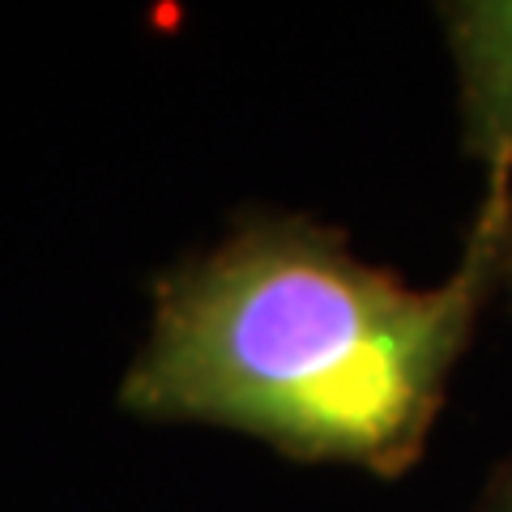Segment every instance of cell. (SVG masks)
<instances>
[{
  "mask_svg": "<svg viewBox=\"0 0 512 512\" xmlns=\"http://www.w3.org/2000/svg\"><path fill=\"white\" fill-rule=\"evenodd\" d=\"M508 201L483 192L440 286L367 265L342 227L308 214H244L154 282V325L120 406L239 431L299 466L410 474L504 286Z\"/></svg>",
  "mask_w": 512,
  "mask_h": 512,
  "instance_id": "cell-1",
  "label": "cell"
},
{
  "mask_svg": "<svg viewBox=\"0 0 512 512\" xmlns=\"http://www.w3.org/2000/svg\"><path fill=\"white\" fill-rule=\"evenodd\" d=\"M440 26L457 69L461 150L483 192H512V0H453Z\"/></svg>",
  "mask_w": 512,
  "mask_h": 512,
  "instance_id": "cell-2",
  "label": "cell"
},
{
  "mask_svg": "<svg viewBox=\"0 0 512 512\" xmlns=\"http://www.w3.org/2000/svg\"><path fill=\"white\" fill-rule=\"evenodd\" d=\"M474 512H512V453L500 461V466H495L491 483H487L483 495H478Z\"/></svg>",
  "mask_w": 512,
  "mask_h": 512,
  "instance_id": "cell-3",
  "label": "cell"
},
{
  "mask_svg": "<svg viewBox=\"0 0 512 512\" xmlns=\"http://www.w3.org/2000/svg\"><path fill=\"white\" fill-rule=\"evenodd\" d=\"M504 291L512 299V201H508V235H504Z\"/></svg>",
  "mask_w": 512,
  "mask_h": 512,
  "instance_id": "cell-4",
  "label": "cell"
}]
</instances>
